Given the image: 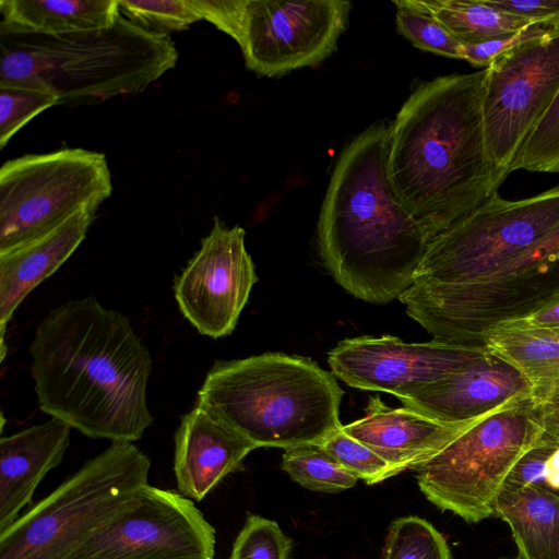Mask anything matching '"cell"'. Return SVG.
<instances>
[{
	"mask_svg": "<svg viewBox=\"0 0 559 559\" xmlns=\"http://www.w3.org/2000/svg\"><path fill=\"white\" fill-rule=\"evenodd\" d=\"M383 559H454L445 537L427 520L416 515L391 522Z\"/></svg>",
	"mask_w": 559,
	"mask_h": 559,
	"instance_id": "25",
	"label": "cell"
},
{
	"mask_svg": "<svg viewBox=\"0 0 559 559\" xmlns=\"http://www.w3.org/2000/svg\"><path fill=\"white\" fill-rule=\"evenodd\" d=\"M112 192L103 153L61 148L27 154L0 169V252L39 237Z\"/></svg>",
	"mask_w": 559,
	"mask_h": 559,
	"instance_id": "8",
	"label": "cell"
},
{
	"mask_svg": "<svg viewBox=\"0 0 559 559\" xmlns=\"http://www.w3.org/2000/svg\"><path fill=\"white\" fill-rule=\"evenodd\" d=\"M516 559H519V558H516Z\"/></svg>",
	"mask_w": 559,
	"mask_h": 559,
	"instance_id": "39",
	"label": "cell"
},
{
	"mask_svg": "<svg viewBox=\"0 0 559 559\" xmlns=\"http://www.w3.org/2000/svg\"><path fill=\"white\" fill-rule=\"evenodd\" d=\"M550 29L543 24L533 23L511 36L475 45H462V60L487 68L498 56L532 38L540 37Z\"/></svg>",
	"mask_w": 559,
	"mask_h": 559,
	"instance_id": "33",
	"label": "cell"
},
{
	"mask_svg": "<svg viewBox=\"0 0 559 559\" xmlns=\"http://www.w3.org/2000/svg\"><path fill=\"white\" fill-rule=\"evenodd\" d=\"M543 436L532 397L478 419L416 469L425 497L467 523L495 515V503L520 457Z\"/></svg>",
	"mask_w": 559,
	"mask_h": 559,
	"instance_id": "7",
	"label": "cell"
},
{
	"mask_svg": "<svg viewBox=\"0 0 559 559\" xmlns=\"http://www.w3.org/2000/svg\"><path fill=\"white\" fill-rule=\"evenodd\" d=\"M396 28L414 46L453 59L462 60V44L428 11L411 0H395Z\"/></svg>",
	"mask_w": 559,
	"mask_h": 559,
	"instance_id": "27",
	"label": "cell"
},
{
	"mask_svg": "<svg viewBox=\"0 0 559 559\" xmlns=\"http://www.w3.org/2000/svg\"><path fill=\"white\" fill-rule=\"evenodd\" d=\"M319 447L358 480L368 485L381 483L401 473L369 447L348 436L342 427Z\"/></svg>",
	"mask_w": 559,
	"mask_h": 559,
	"instance_id": "29",
	"label": "cell"
},
{
	"mask_svg": "<svg viewBox=\"0 0 559 559\" xmlns=\"http://www.w3.org/2000/svg\"><path fill=\"white\" fill-rule=\"evenodd\" d=\"M174 438L178 492L194 502L202 501L224 478L240 469L245 457L257 449L195 404L181 417Z\"/></svg>",
	"mask_w": 559,
	"mask_h": 559,
	"instance_id": "16",
	"label": "cell"
},
{
	"mask_svg": "<svg viewBox=\"0 0 559 559\" xmlns=\"http://www.w3.org/2000/svg\"><path fill=\"white\" fill-rule=\"evenodd\" d=\"M55 105H58V97L47 90L0 85V148L29 120Z\"/></svg>",
	"mask_w": 559,
	"mask_h": 559,
	"instance_id": "31",
	"label": "cell"
},
{
	"mask_svg": "<svg viewBox=\"0 0 559 559\" xmlns=\"http://www.w3.org/2000/svg\"><path fill=\"white\" fill-rule=\"evenodd\" d=\"M486 69V145L491 160L510 171L523 143L559 92V29L551 28L513 47Z\"/></svg>",
	"mask_w": 559,
	"mask_h": 559,
	"instance_id": "11",
	"label": "cell"
},
{
	"mask_svg": "<svg viewBox=\"0 0 559 559\" xmlns=\"http://www.w3.org/2000/svg\"><path fill=\"white\" fill-rule=\"evenodd\" d=\"M390 124L354 138L333 169L318 222L321 258L356 298L388 304L415 282L429 239L388 177Z\"/></svg>",
	"mask_w": 559,
	"mask_h": 559,
	"instance_id": "3",
	"label": "cell"
},
{
	"mask_svg": "<svg viewBox=\"0 0 559 559\" xmlns=\"http://www.w3.org/2000/svg\"><path fill=\"white\" fill-rule=\"evenodd\" d=\"M350 8L344 0H247L238 43L246 67L278 76L321 63L335 50Z\"/></svg>",
	"mask_w": 559,
	"mask_h": 559,
	"instance_id": "12",
	"label": "cell"
},
{
	"mask_svg": "<svg viewBox=\"0 0 559 559\" xmlns=\"http://www.w3.org/2000/svg\"><path fill=\"white\" fill-rule=\"evenodd\" d=\"M484 346L520 370L534 403H559V329L500 325Z\"/></svg>",
	"mask_w": 559,
	"mask_h": 559,
	"instance_id": "21",
	"label": "cell"
},
{
	"mask_svg": "<svg viewBox=\"0 0 559 559\" xmlns=\"http://www.w3.org/2000/svg\"><path fill=\"white\" fill-rule=\"evenodd\" d=\"M536 486L559 496V440L543 433L508 475L503 487Z\"/></svg>",
	"mask_w": 559,
	"mask_h": 559,
	"instance_id": "32",
	"label": "cell"
},
{
	"mask_svg": "<svg viewBox=\"0 0 559 559\" xmlns=\"http://www.w3.org/2000/svg\"><path fill=\"white\" fill-rule=\"evenodd\" d=\"M210 559H214V558H210Z\"/></svg>",
	"mask_w": 559,
	"mask_h": 559,
	"instance_id": "38",
	"label": "cell"
},
{
	"mask_svg": "<svg viewBox=\"0 0 559 559\" xmlns=\"http://www.w3.org/2000/svg\"><path fill=\"white\" fill-rule=\"evenodd\" d=\"M0 35L61 36L104 29L120 16L118 0H1Z\"/></svg>",
	"mask_w": 559,
	"mask_h": 559,
	"instance_id": "20",
	"label": "cell"
},
{
	"mask_svg": "<svg viewBox=\"0 0 559 559\" xmlns=\"http://www.w3.org/2000/svg\"><path fill=\"white\" fill-rule=\"evenodd\" d=\"M177 60L169 37L148 33L121 14L104 29L61 36L0 35V85L47 90L64 106L141 93Z\"/></svg>",
	"mask_w": 559,
	"mask_h": 559,
	"instance_id": "5",
	"label": "cell"
},
{
	"mask_svg": "<svg viewBox=\"0 0 559 559\" xmlns=\"http://www.w3.org/2000/svg\"><path fill=\"white\" fill-rule=\"evenodd\" d=\"M495 515L509 525L519 559H559V496L536 486L503 487Z\"/></svg>",
	"mask_w": 559,
	"mask_h": 559,
	"instance_id": "22",
	"label": "cell"
},
{
	"mask_svg": "<svg viewBox=\"0 0 559 559\" xmlns=\"http://www.w3.org/2000/svg\"><path fill=\"white\" fill-rule=\"evenodd\" d=\"M257 282L243 228L226 227L214 217L200 249L175 278L174 295L180 312L199 333L219 338L236 328Z\"/></svg>",
	"mask_w": 559,
	"mask_h": 559,
	"instance_id": "13",
	"label": "cell"
},
{
	"mask_svg": "<svg viewBox=\"0 0 559 559\" xmlns=\"http://www.w3.org/2000/svg\"><path fill=\"white\" fill-rule=\"evenodd\" d=\"M281 466L294 481L314 491L341 492L358 481L323 449L313 444L286 449Z\"/></svg>",
	"mask_w": 559,
	"mask_h": 559,
	"instance_id": "24",
	"label": "cell"
},
{
	"mask_svg": "<svg viewBox=\"0 0 559 559\" xmlns=\"http://www.w3.org/2000/svg\"><path fill=\"white\" fill-rule=\"evenodd\" d=\"M71 427L51 417L0 439V532L29 504L45 476L69 445Z\"/></svg>",
	"mask_w": 559,
	"mask_h": 559,
	"instance_id": "18",
	"label": "cell"
},
{
	"mask_svg": "<svg viewBox=\"0 0 559 559\" xmlns=\"http://www.w3.org/2000/svg\"><path fill=\"white\" fill-rule=\"evenodd\" d=\"M97 210L84 209L49 231L0 252V346L5 356V326L24 298L52 275L78 249Z\"/></svg>",
	"mask_w": 559,
	"mask_h": 559,
	"instance_id": "19",
	"label": "cell"
},
{
	"mask_svg": "<svg viewBox=\"0 0 559 559\" xmlns=\"http://www.w3.org/2000/svg\"><path fill=\"white\" fill-rule=\"evenodd\" d=\"M193 3L202 20L239 43L247 0H193Z\"/></svg>",
	"mask_w": 559,
	"mask_h": 559,
	"instance_id": "34",
	"label": "cell"
},
{
	"mask_svg": "<svg viewBox=\"0 0 559 559\" xmlns=\"http://www.w3.org/2000/svg\"><path fill=\"white\" fill-rule=\"evenodd\" d=\"M487 350L433 340L405 343L391 335H364L341 341L329 352L328 361L333 374L347 385L391 393L401 401L469 366Z\"/></svg>",
	"mask_w": 559,
	"mask_h": 559,
	"instance_id": "14",
	"label": "cell"
},
{
	"mask_svg": "<svg viewBox=\"0 0 559 559\" xmlns=\"http://www.w3.org/2000/svg\"><path fill=\"white\" fill-rule=\"evenodd\" d=\"M535 406L538 412L543 433L559 440V403H535Z\"/></svg>",
	"mask_w": 559,
	"mask_h": 559,
	"instance_id": "37",
	"label": "cell"
},
{
	"mask_svg": "<svg viewBox=\"0 0 559 559\" xmlns=\"http://www.w3.org/2000/svg\"><path fill=\"white\" fill-rule=\"evenodd\" d=\"M215 542L194 501L148 484L68 559H210Z\"/></svg>",
	"mask_w": 559,
	"mask_h": 559,
	"instance_id": "10",
	"label": "cell"
},
{
	"mask_svg": "<svg viewBox=\"0 0 559 559\" xmlns=\"http://www.w3.org/2000/svg\"><path fill=\"white\" fill-rule=\"evenodd\" d=\"M474 423H441L406 406L392 408L373 396L366 415L342 428L402 473L416 471Z\"/></svg>",
	"mask_w": 559,
	"mask_h": 559,
	"instance_id": "17",
	"label": "cell"
},
{
	"mask_svg": "<svg viewBox=\"0 0 559 559\" xmlns=\"http://www.w3.org/2000/svg\"><path fill=\"white\" fill-rule=\"evenodd\" d=\"M502 325L559 329V300L522 319L514 320Z\"/></svg>",
	"mask_w": 559,
	"mask_h": 559,
	"instance_id": "36",
	"label": "cell"
},
{
	"mask_svg": "<svg viewBox=\"0 0 559 559\" xmlns=\"http://www.w3.org/2000/svg\"><path fill=\"white\" fill-rule=\"evenodd\" d=\"M519 169L559 173V92L510 166V173Z\"/></svg>",
	"mask_w": 559,
	"mask_h": 559,
	"instance_id": "28",
	"label": "cell"
},
{
	"mask_svg": "<svg viewBox=\"0 0 559 559\" xmlns=\"http://www.w3.org/2000/svg\"><path fill=\"white\" fill-rule=\"evenodd\" d=\"M559 235V186L521 200L498 193L429 241L416 278L462 284L489 275Z\"/></svg>",
	"mask_w": 559,
	"mask_h": 559,
	"instance_id": "9",
	"label": "cell"
},
{
	"mask_svg": "<svg viewBox=\"0 0 559 559\" xmlns=\"http://www.w3.org/2000/svg\"><path fill=\"white\" fill-rule=\"evenodd\" d=\"M487 69L419 85L390 124L388 177L429 241L493 194L510 174L485 138Z\"/></svg>",
	"mask_w": 559,
	"mask_h": 559,
	"instance_id": "2",
	"label": "cell"
},
{
	"mask_svg": "<svg viewBox=\"0 0 559 559\" xmlns=\"http://www.w3.org/2000/svg\"><path fill=\"white\" fill-rule=\"evenodd\" d=\"M28 350L46 414L111 442L138 441L152 426V356L123 313L93 296L68 300L38 323Z\"/></svg>",
	"mask_w": 559,
	"mask_h": 559,
	"instance_id": "1",
	"label": "cell"
},
{
	"mask_svg": "<svg viewBox=\"0 0 559 559\" xmlns=\"http://www.w3.org/2000/svg\"><path fill=\"white\" fill-rule=\"evenodd\" d=\"M293 540L277 522L248 513L228 559H288Z\"/></svg>",
	"mask_w": 559,
	"mask_h": 559,
	"instance_id": "30",
	"label": "cell"
},
{
	"mask_svg": "<svg viewBox=\"0 0 559 559\" xmlns=\"http://www.w3.org/2000/svg\"><path fill=\"white\" fill-rule=\"evenodd\" d=\"M433 15L462 45L511 36L533 22L506 13L485 0H411Z\"/></svg>",
	"mask_w": 559,
	"mask_h": 559,
	"instance_id": "23",
	"label": "cell"
},
{
	"mask_svg": "<svg viewBox=\"0 0 559 559\" xmlns=\"http://www.w3.org/2000/svg\"><path fill=\"white\" fill-rule=\"evenodd\" d=\"M490 7L559 29V0H485Z\"/></svg>",
	"mask_w": 559,
	"mask_h": 559,
	"instance_id": "35",
	"label": "cell"
},
{
	"mask_svg": "<svg viewBox=\"0 0 559 559\" xmlns=\"http://www.w3.org/2000/svg\"><path fill=\"white\" fill-rule=\"evenodd\" d=\"M531 396L525 377L488 349L469 366L401 400L404 406L445 424H468Z\"/></svg>",
	"mask_w": 559,
	"mask_h": 559,
	"instance_id": "15",
	"label": "cell"
},
{
	"mask_svg": "<svg viewBox=\"0 0 559 559\" xmlns=\"http://www.w3.org/2000/svg\"><path fill=\"white\" fill-rule=\"evenodd\" d=\"M120 14L157 36L181 32L202 20L193 0H118Z\"/></svg>",
	"mask_w": 559,
	"mask_h": 559,
	"instance_id": "26",
	"label": "cell"
},
{
	"mask_svg": "<svg viewBox=\"0 0 559 559\" xmlns=\"http://www.w3.org/2000/svg\"><path fill=\"white\" fill-rule=\"evenodd\" d=\"M150 457L111 442L0 532V559H68L142 487Z\"/></svg>",
	"mask_w": 559,
	"mask_h": 559,
	"instance_id": "6",
	"label": "cell"
},
{
	"mask_svg": "<svg viewBox=\"0 0 559 559\" xmlns=\"http://www.w3.org/2000/svg\"><path fill=\"white\" fill-rule=\"evenodd\" d=\"M344 392L333 372L310 358L265 353L217 360L195 405L255 448L320 445L342 427Z\"/></svg>",
	"mask_w": 559,
	"mask_h": 559,
	"instance_id": "4",
	"label": "cell"
}]
</instances>
